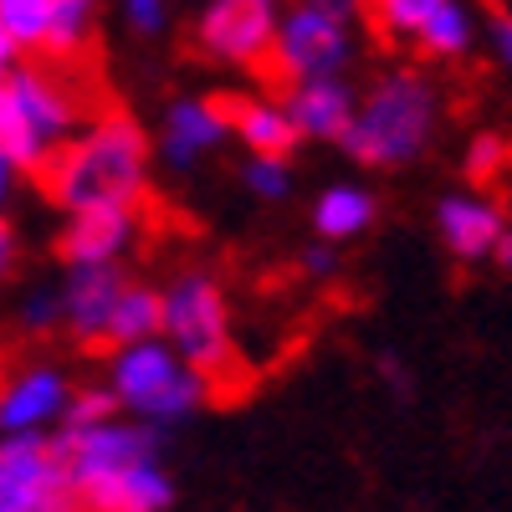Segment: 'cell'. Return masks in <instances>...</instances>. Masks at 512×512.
Segmentation results:
<instances>
[{
  "mask_svg": "<svg viewBox=\"0 0 512 512\" xmlns=\"http://www.w3.org/2000/svg\"><path fill=\"white\" fill-rule=\"evenodd\" d=\"M374 221H379V195H374L369 185L338 180V185H323L318 200H313V236H318L323 246L359 241Z\"/></svg>",
  "mask_w": 512,
  "mask_h": 512,
  "instance_id": "obj_16",
  "label": "cell"
},
{
  "mask_svg": "<svg viewBox=\"0 0 512 512\" xmlns=\"http://www.w3.org/2000/svg\"><path fill=\"white\" fill-rule=\"evenodd\" d=\"M123 31H134L139 41H154L169 31V21H175V11L164 6V0H123Z\"/></svg>",
  "mask_w": 512,
  "mask_h": 512,
  "instance_id": "obj_26",
  "label": "cell"
},
{
  "mask_svg": "<svg viewBox=\"0 0 512 512\" xmlns=\"http://www.w3.org/2000/svg\"><path fill=\"white\" fill-rule=\"evenodd\" d=\"M226 118H231V134L246 144V154H262V159H287L297 134H292V118L282 108V98H226Z\"/></svg>",
  "mask_w": 512,
  "mask_h": 512,
  "instance_id": "obj_17",
  "label": "cell"
},
{
  "mask_svg": "<svg viewBox=\"0 0 512 512\" xmlns=\"http://www.w3.org/2000/svg\"><path fill=\"white\" fill-rule=\"evenodd\" d=\"M277 16L282 6H272V0H210L195 11V47L221 67L262 72L272 57Z\"/></svg>",
  "mask_w": 512,
  "mask_h": 512,
  "instance_id": "obj_9",
  "label": "cell"
},
{
  "mask_svg": "<svg viewBox=\"0 0 512 512\" xmlns=\"http://www.w3.org/2000/svg\"><path fill=\"white\" fill-rule=\"evenodd\" d=\"M507 164V139L502 134H492V128H482V134H472V144H466V154H461V169H466V180H477V185H487L497 169Z\"/></svg>",
  "mask_w": 512,
  "mask_h": 512,
  "instance_id": "obj_25",
  "label": "cell"
},
{
  "mask_svg": "<svg viewBox=\"0 0 512 512\" xmlns=\"http://www.w3.org/2000/svg\"><path fill=\"white\" fill-rule=\"evenodd\" d=\"M502 231H507V210L482 190H446L436 200V236H441L446 256H456L466 267L492 262Z\"/></svg>",
  "mask_w": 512,
  "mask_h": 512,
  "instance_id": "obj_13",
  "label": "cell"
},
{
  "mask_svg": "<svg viewBox=\"0 0 512 512\" xmlns=\"http://www.w3.org/2000/svg\"><path fill=\"white\" fill-rule=\"evenodd\" d=\"M52 11L57 0H0V31H6V41L21 52H36L47 47V31H52Z\"/></svg>",
  "mask_w": 512,
  "mask_h": 512,
  "instance_id": "obj_21",
  "label": "cell"
},
{
  "mask_svg": "<svg viewBox=\"0 0 512 512\" xmlns=\"http://www.w3.org/2000/svg\"><path fill=\"white\" fill-rule=\"evenodd\" d=\"M0 77H6V72H0Z\"/></svg>",
  "mask_w": 512,
  "mask_h": 512,
  "instance_id": "obj_35",
  "label": "cell"
},
{
  "mask_svg": "<svg viewBox=\"0 0 512 512\" xmlns=\"http://www.w3.org/2000/svg\"><path fill=\"white\" fill-rule=\"evenodd\" d=\"M93 26H98V6H93V0H57L52 31H47V47H41V57H52V62L82 57V47L93 41Z\"/></svg>",
  "mask_w": 512,
  "mask_h": 512,
  "instance_id": "obj_20",
  "label": "cell"
},
{
  "mask_svg": "<svg viewBox=\"0 0 512 512\" xmlns=\"http://www.w3.org/2000/svg\"><path fill=\"white\" fill-rule=\"evenodd\" d=\"M379 374H384V384H390V390H395L400 400H405V395L415 390V379L405 374V364H400L395 354H384V359H379Z\"/></svg>",
  "mask_w": 512,
  "mask_h": 512,
  "instance_id": "obj_31",
  "label": "cell"
},
{
  "mask_svg": "<svg viewBox=\"0 0 512 512\" xmlns=\"http://www.w3.org/2000/svg\"><path fill=\"white\" fill-rule=\"evenodd\" d=\"M297 267H303V277H308V282H328V277L338 272V246H323V241L303 246V256H297Z\"/></svg>",
  "mask_w": 512,
  "mask_h": 512,
  "instance_id": "obj_29",
  "label": "cell"
},
{
  "mask_svg": "<svg viewBox=\"0 0 512 512\" xmlns=\"http://www.w3.org/2000/svg\"><path fill=\"white\" fill-rule=\"evenodd\" d=\"M0 512H82L52 436L0 441Z\"/></svg>",
  "mask_w": 512,
  "mask_h": 512,
  "instance_id": "obj_8",
  "label": "cell"
},
{
  "mask_svg": "<svg viewBox=\"0 0 512 512\" xmlns=\"http://www.w3.org/2000/svg\"><path fill=\"white\" fill-rule=\"evenodd\" d=\"M159 338L195 374H205V379L226 374L236 364L226 287L210 277V272H200V267L175 272V277L159 287Z\"/></svg>",
  "mask_w": 512,
  "mask_h": 512,
  "instance_id": "obj_7",
  "label": "cell"
},
{
  "mask_svg": "<svg viewBox=\"0 0 512 512\" xmlns=\"http://www.w3.org/2000/svg\"><path fill=\"white\" fill-rule=\"evenodd\" d=\"M477 41H482V16L461 0H436L415 36V52L431 62H466L477 52Z\"/></svg>",
  "mask_w": 512,
  "mask_h": 512,
  "instance_id": "obj_18",
  "label": "cell"
},
{
  "mask_svg": "<svg viewBox=\"0 0 512 512\" xmlns=\"http://www.w3.org/2000/svg\"><path fill=\"white\" fill-rule=\"evenodd\" d=\"M108 395L118 400L123 420H134L159 436L169 425H185L190 415L205 410L210 379L195 374L190 364H180L164 338H149V344H134V349H113Z\"/></svg>",
  "mask_w": 512,
  "mask_h": 512,
  "instance_id": "obj_5",
  "label": "cell"
},
{
  "mask_svg": "<svg viewBox=\"0 0 512 512\" xmlns=\"http://www.w3.org/2000/svg\"><path fill=\"white\" fill-rule=\"evenodd\" d=\"M144 216L128 205H103V210H77L57 231V256L67 272H88V267H123V256L139 246Z\"/></svg>",
  "mask_w": 512,
  "mask_h": 512,
  "instance_id": "obj_11",
  "label": "cell"
},
{
  "mask_svg": "<svg viewBox=\"0 0 512 512\" xmlns=\"http://www.w3.org/2000/svg\"><path fill=\"white\" fill-rule=\"evenodd\" d=\"M82 512H169L175 477L159 461V436L134 420H108L98 431L52 436Z\"/></svg>",
  "mask_w": 512,
  "mask_h": 512,
  "instance_id": "obj_1",
  "label": "cell"
},
{
  "mask_svg": "<svg viewBox=\"0 0 512 512\" xmlns=\"http://www.w3.org/2000/svg\"><path fill=\"white\" fill-rule=\"evenodd\" d=\"M149 338H159V287L128 282L123 297L113 303V318H108V338H103V344L134 349V344H149Z\"/></svg>",
  "mask_w": 512,
  "mask_h": 512,
  "instance_id": "obj_19",
  "label": "cell"
},
{
  "mask_svg": "<svg viewBox=\"0 0 512 512\" xmlns=\"http://www.w3.org/2000/svg\"><path fill=\"white\" fill-rule=\"evenodd\" d=\"M72 400V379L57 364H26L0 384V441L57 436Z\"/></svg>",
  "mask_w": 512,
  "mask_h": 512,
  "instance_id": "obj_10",
  "label": "cell"
},
{
  "mask_svg": "<svg viewBox=\"0 0 512 512\" xmlns=\"http://www.w3.org/2000/svg\"><path fill=\"white\" fill-rule=\"evenodd\" d=\"M16 267H21V236L6 216H0V282L16 277Z\"/></svg>",
  "mask_w": 512,
  "mask_h": 512,
  "instance_id": "obj_30",
  "label": "cell"
},
{
  "mask_svg": "<svg viewBox=\"0 0 512 512\" xmlns=\"http://www.w3.org/2000/svg\"><path fill=\"white\" fill-rule=\"evenodd\" d=\"M82 98L62 72L11 67L0 77V154L16 175H47V164L77 139Z\"/></svg>",
  "mask_w": 512,
  "mask_h": 512,
  "instance_id": "obj_4",
  "label": "cell"
},
{
  "mask_svg": "<svg viewBox=\"0 0 512 512\" xmlns=\"http://www.w3.org/2000/svg\"><path fill=\"white\" fill-rule=\"evenodd\" d=\"M436 0H379V6H369V21L384 41H400V47H415V36L425 26V16H431Z\"/></svg>",
  "mask_w": 512,
  "mask_h": 512,
  "instance_id": "obj_22",
  "label": "cell"
},
{
  "mask_svg": "<svg viewBox=\"0 0 512 512\" xmlns=\"http://www.w3.org/2000/svg\"><path fill=\"white\" fill-rule=\"evenodd\" d=\"M16 67V47L6 41V31H0V72H11Z\"/></svg>",
  "mask_w": 512,
  "mask_h": 512,
  "instance_id": "obj_34",
  "label": "cell"
},
{
  "mask_svg": "<svg viewBox=\"0 0 512 512\" xmlns=\"http://www.w3.org/2000/svg\"><path fill=\"white\" fill-rule=\"evenodd\" d=\"M128 287L123 267H88V272H67L57 287V308H62V328L77 344H103L108 338V318L113 303Z\"/></svg>",
  "mask_w": 512,
  "mask_h": 512,
  "instance_id": "obj_15",
  "label": "cell"
},
{
  "mask_svg": "<svg viewBox=\"0 0 512 512\" xmlns=\"http://www.w3.org/2000/svg\"><path fill=\"white\" fill-rule=\"evenodd\" d=\"M241 185H246V195L277 205V200H287V195H292V164H287V159L246 154V164H241Z\"/></svg>",
  "mask_w": 512,
  "mask_h": 512,
  "instance_id": "obj_24",
  "label": "cell"
},
{
  "mask_svg": "<svg viewBox=\"0 0 512 512\" xmlns=\"http://www.w3.org/2000/svg\"><path fill=\"white\" fill-rule=\"evenodd\" d=\"M282 108L292 118V134L308 144H344L349 123L359 113V88L349 77H323V82H297L282 93Z\"/></svg>",
  "mask_w": 512,
  "mask_h": 512,
  "instance_id": "obj_14",
  "label": "cell"
},
{
  "mask_svg": "<svg viewBox=\"0 0 512 512\" xmlns=\"http://www.w3.org/2000/svg\"><path fill=\"white\" fill-rule=\"evenodd\" d=\"M21 328L26 333H47V328H57L62 323V308H57V292L52 287H31L26 297H21Z\"/></svg>",
  "mask_w": 512,
  "mask_h": 512,
  "instance_id": "obj_27",
  "label": "cell"
},
{
  "mask_svg": "<svg viewBox=\"0 0 512 512\" xmlns=\"http://www.w3.org/2000/svg\"><path fill=\"white\" fill-rule=\"evenodd\" d=\"M482 36L492 41V57L512 72V6H497V11L482 21Z\"/></svg>",
  "mask_w": 512,
  "mask_h": 512,
  "instance_id": "obj_28",
  "label": "cell"
},
{
  "mask_svg": "<svg viewBox=\"0 0 512 512\" xmlns=\"http://www.w3.org/2000/svg\"><path fill=\"white\" fill-rule=\"evenodd\" d=\"M492 262H497L502 272H512V221H507V231H502V241H497V251H492Z\"/></svg>",
  "mask_w": 512,
  "mask_h": 512,
  "instance_id": "obj_33",
  "label": "cell"
},
{
  "mask_svg": "<svg viewBox=\"0 0 512 512\" xmlns=\"http://www.w3.org/2000/svg\"><path fill=\"white\" fill-rule=\"evenodd\" d=\"M226 139H231L226 103H221V98L185 93V98H175V103H164L159 134H154L149 144H154V159H164L169 169H195L205 154H216Z\"/></svg>",
  "mask_w": 512,
  "mask_h": 512,
  "instance_id": "obj_12",
  "label": "cell"
},
{
  "mask_svg": "<svg viewBox=\"0 0 512 512\" xmlns=\"http://www.w3.org/2000/svg\"><path fill=\"white\" fill-rule=\"evenodd\" d=\"M118 420V400L108 395V384H98V390H72L67 400V415L57 425V436H77V431H98V425Z\"/></svg>",
  "mask_w": 512,
  "mask_h": 512,
  "instance_id": "obj_23",
  "label": "cell"
},
{
  "mask_svg": "<svg viewBox=\"0 0 512 512\" xmlns=\"http://www.w3.org/2000/svg\"><path fill=\"white\" fill-rule=\"evenodd\" d=\"M441 134V88L420 67H390L359 93V113L344 134L349 159L369 169H405Z\"/></svg>",
  "mask_w": 512,
  "mask_h": 512,
  "instance_id": "obj_3",
  "label": "cell"
},
{
  "mask_svg": "<svg viewBox=\"0 0 512 512\" xmlns=\"http://www.w3.org/2000/svg\"><path fill=\"white\" fill-rule=\"evenodd\" d=\"M364 47V11L354 0H297L277 16L267 72L287 88L344 77Z\"/></svg>",
  "mask_w": 512,
  "mask_h": 512,
  "instance_id": "obj_6",
  "label": "cell"
},
{
  "mask_svg": "<svg viewBox=\"0 0 512 512\" xmlns=\"http://www.w3.org/2000/svg\"><path fill=\"white\" fill-rule=\"evenodd\" d=\"M154 175V144L134 113H98L77 128V139L47 164V190L62 205V216L77 210L128 205L139 210Z\"/></svg>",
  "mask_w": 512,
  "mask_h": 512,
  "instance_id": "obj_2",
  "label": "cell"
},
{
  "mask_svg": "<svg viewBox=\"0 0 512 512\" xmlns=\"http://www.w3.org/2000/svg\"><path fill=\"white\" fill-rule=\"evenodd\" d=\"M16 169H11V159L6 154H0V216H6V205H11V195H16Z\"/></svg>",
  "mask_w": 512,
  "mask_h": 512,
  "instance_id": "obj_32",
  "label": "cell"
}]
</instances>
